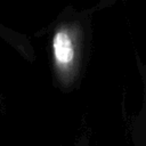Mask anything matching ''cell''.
Returning <instances> with one entry per match:
<instances>
[{"mask_svg":"<svg viewBox=\"0 0 146 146\" xmlns=\"http://www.w3.org/2000/svg\"><path fill=\"white\" fill-rule=\"evenodd\" d=\"M86 30L78 18H66L57 23L50 35V62L55 79L64 89L73 88L81 74Z\"/></svg>","mask_w":146,"mask_h":146,"instance_id":"cell-1","label":"cell"},{"mask_svg":"<svg viewBox=\"0 0 146 146\" xmlns=\"http://www.w3.org/2000/svg\"><path fill=\"white\" fill-rule=\"evenodd\" d=\"M75 146H89V140H88V137L86 135H82L80 137V139L75 143Z\"/></svg>","mask_w":146,"mask_h":146,"instance_id":"cell-2","label":"cell"}]
</instances>
